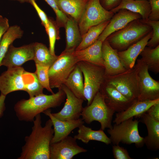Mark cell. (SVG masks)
<instances>
[{"label":"cell","mask_w":159,"mask_h":159,"mask_svg":"<svg viewBox=\"0 0 159 159\" xmlns=\"http://www.w3.org/2000/svg\"><path fill=\"white\" fill-rule=\"evenodd\" d=\"M9 26L8 19L0 15V42L3 36Z\"/></svg>","instance_id":"b9f144b4"},{"label":"cell","mask_w":159,"mask_h":159,"mask_svg":"<svg viewBox=\"0 0 159 159\" xmlns=\"http://www.w3.org/2000/svg\"><path fill=\"white\" fill-rule=\"evenodd\" d=\"M52 9L56 16V23L59 28L64 27L68 17L59 9L55 0H44Z\"/></svg>","instance_id":"d590c367"},{"label":"cell","mask_w":159,"mask_h":159,"mask_svg":"<svg viewBox=\"0 0 159 159\" xmlns=\"http://www.w3.org/2000/svg\"><path fill=\"white\" fill-rule=\"evenodd\" d=\"M121 0H99L102 6L107 10L110 11L117 6Z\"/></svg>","instance_id":"ab89813d"},{"label":"cell","mask_w":159,"mask_h":159,"mask_svg":"<svg viewBox=\"0 0 159 159\" xmlns=\"http://www.w3.org/2000/svg\"><path fill=\"white\" fill-rule=\"evenodd\" d=\"M142 18L140 15L126 9H121L114 14L97 40L103 42L112 33L126 26L130 22Z\"/></svg>","instance_id":"2e32d148"},{"label":"cell","mask_w":159,"mask_h":159,"mask_svg":"<svg viewBox=\"0 0 159 159\" xmlns=\"http://www.w3.org/2000/svg\"><path fill=\"white\" fill-rule=\"evenodd\" d=\"M68 18L64 28L65 29L66 45L65 50H75L82 40L78 22L72 18Z\"/></svg>","instance_id":"d4e9b609"},{"label":"cell","mask_w":159,"mask_h":159,"mask_svg":"<svg viewBox=\"0 0 159 159\" xmlns=\"http://www.w3.org/2000/svg\"><path fill=\"white\" fill-rule=\"evenodd\" d=\"M77 97L85 100L83 74L77 64L64 84Z\"/></svg>","instance_id":"4316f807"},{"label":"cell","mask_w":159,"mask_h":159,"mask_svg":"<svg viewBox=\"0 0 159 159\" xmlns=\"http://www.w3.org/2000/svg\"><path fill=\"white\" fill-rule=\"evenodd\" d=\"M25 91L29 97L43 93L44 88L39 82L36 73L25 71L23 74Z\"/></svg>","instance_id":"1f68e13d"},{"label":"cell","mask_w":159,"mask_h":159,"mask_svg":"<svg viewBox=\"0 0 159 159\" xmlns=\"http://www.w3.org/2000/svg\"><path fill=\"white\" fill-rule=\"evenodd\" d=\"M114 14L104 9L99 0H88L78 23L82 36L91 27L110 20Z\"/></svg>","instance_id":"9c48e42d"},{"label":"cell","mask_w":159,"mask_h":159,"mask_svg":"<svg viewBox=\"0 0 159 159\" xmlns=\"http://www.w3.org/2000/svg\"><path fill=\"white\" fill-rule=\"evenodd\" d=\"M133 119V117H131L118 124H115L108 129L107 132L113 145H119L120 143L128 145L134 143L136 147L139 148L144 145V138L139 132V121Z\"/></svg>","instance_id":"277c9868"},{"label":"cell","mask_w":159,"mask_h":159,"mask_svg":"<svg viewBox=\"0 0 159 159\" xmlns=\"http://www.w3.org/2000/svg\"><path fill=\"white\" fill-rule=\"evenodd\" d=\"M74 137L68 136L58 142L51 143L50 159H72L76 155L87 150L79 146Z\"/></svg>","instance_id":"8fae6325"},{"label":"cell","mask_w":159,"mask_h":159,"mask_svg":"<svg viewBox=\"0 0 159 159\" xmlns=\"http://www.w3.org/2000/svg\"><path fill=\"white\" fill-rule=\"evenodd\" d=\"M78 128V134L74 137L76 140H81L84 143L87 144L90 140L102 142L107 145L111 143L109 138L105 133L103 130L101 129L98 130H93L84 124Z\"/></svg>","instance_id":"484cf974"},{"label":"cell","mask_w":159,"mask_h":159,"mask_svg":"<svg viewBox=\"0 0 159 159\" xmlns=\"http://www.w3.org/2000/svg\"><path fill=\"white\" fill-rule=\"evenodd\" d=\"M140 19L130 22L123 28L111 34L106 39L118 51L126 49L152 30L151 26L143 22Z\"/></svg>","instance_id":"3957f363"},{"label":"cell","mask_w":159,"mask_h":159,"mask_svg":"<svg viewBox=\"0 0 159 159\" xmlns=\"http://www.w3.org/2000/svg\"><path fill=\"white\" fill-rule=\"evenodd\" d=\"M6 96L1 94L0 95V118L4 115V112L6 110L5 100Z\"/></svg>","instance_id":"7bdbcfd3"},{"label":"cell","mask_w":159,"mask_h":159,"mask_svg":"<svg viewBox=\"0 0 159 159\" xmlns=\"http://www.w3.org/2000/svg\"><path fill=\"white\" fill-rule=\"evenodd\" d=\"M105 81L112 86L130 100L138 101L140 92L137 71L135 65L121 73L105 77Z\"/></svg>","instance_id":"ba28073f"},{"label":"cell","mask_w":159,"mask_h":159,"mask_svg":"<svg viewBox=\"0 0 159 159\" xmlns=\"http://www.w3.org/2000/svg\"><path fill=\"white\" fill-rule=\"evenodd\" d=\"M140 54L148 70L156 74L159 72V45L154 48L146 46Z\"/></svg>","instance_id":"4dcf8cb0"},{"label":"cell","mask_w":159,"mask_h":159,"mask_svg":"<svg viewBox=\"0 0 159 159\" xmlns=\"http://www.w3.org/2000/svg\"><path fill=\"white\" fill-rule=\"evenodd\" d=\"M77 64L84 76V94L88 105L91 103L105 81V68L84 61L79 62Z\"/></svg>","instance_id":"52a82bcc"},{"label":"cell","mask_w":159,"mask_h":159,"mask_svg":"<svg viewBox=\"0 0 159 159\" xmlns=\"http://www.w3.org/2000/svg\"><path fill=\"white\" fill-rule=\"evenodd\" d=\"M33 43L16 47L12 44L2 60L1 66L7 68L21 67L26 62L33 60Z\"/></svg>","instance_id":"4fadbf2b"},{"label":"cell","mask_w":159,"mask_h":159,"mask_svg":"<svg viewBox=\"0 0 159 159\" xmlns=\"http://www.w3.org/2000/svg\"><path fill=\"white\" fill-rule=\"evenodd\" d=\"M146 112L154 119L159 121V102L152 105Z\"/></svg>","instance_id":"60d3db41"},{"label":"cell","mask_w":159,"mask_h":159,"mask_svg":"<svg viewBox=\"0 0 159 159\" xmlns=\"http://www.w3.org/2000/svg\"><path fill=\"white\" fill-rule=\"evenodd\" d=\"M159 102V98L153 100L137 101L125 111L117 112L113 122L118 124L132 117H138L146 112L154 104Z\"/></svg>","instance_id":"7402d4cb"},{"label":"cell","mask_w":159,"mask_h":159,"mask_svg":"<svg viewBox=\"0 0 159 159\" xmlns=\"http://www.w3.org/2000/svg\"><path fill=\"white\" fill-rule=\"evenodd\" d=\"M35 65L36 71L35 73L39 82L44 88L47 89L52 94L54 93L50 85L49 75V67L41 66L37 64Z\"/></svg>","instance_id":"836d02e7"},{"label":"cell","mask_w":159,"mask_h":159,"mask_svg":"<svg viewBox=\"0 0 159 159\" xmlns=\"http://www.w3.org/2000/svg\"><path fill=\"white\" fill-rule=\"evenodd\" d=\"M11 1H16L19 2L23 3L25 2L31 4L32 0H9Z\"/></svg>","instance_id":"ee69618b"},{"label":"cell","mask_w":159,"mask_h":159,"mask_svg":"<svg viewBox=\"0 0 159 159\" xmlns=\"http://www.w3.org/2000/svg\"><path fill=\"white\" fill-rule=\"evenodd\" d=\"M49 24L46 32L49 37V50L53 55H55L54 51L55 45L57 40L60 39L59 28L57 25L55 21L51 18H49Z\"/></svg>","instance_id":"d6a6232c"},{"label":"cell","mask_w":159,"mask_h":159,"mask_svg":"<svg viewBox=\"0 0 159 159\" xmlns=\"http://www.w3.org/2000/svg\"><path fill=\"white\" fill-rule=\"evenodd\" d=\"M33 60L35 64L50 67L57 58L58 56L52 55L49 49L42 43H33Z\"/></svg>","instance_id":"83f0119b"},{"label":"cell","mask_w":159,"mask_h":159,"mask_svg":"<svg viewBox=\"0 0 159 159\" xmlns=\"http://www.w3.org/2000/svg\"><path fill=\"white\" fill-rule=\"evenodd\" d=\"M66 97L61 88L57 93L51 95L42 93L28 99H22L15 104L14 110L19 120L33 122L37 115L51 108L60 106Z\"/></svg>","instance_id":"7a4b0ae2"},{"label":"cell","mask_w":159,"mask_h":159,"mask_svg":"<svg viewBox=\"0 0 159 159\" xmlns=\"http://www.w3.org/2000/svg\"><path fill=\"white\" fill-rule=\"evenodd\" d=\"M51 120L53 127L54 134L51 143L62 140L69 136L71 132L84 123L82 118L71 120H62L54 117L52 114L50 109L43 112Z\"/></svg>","instance_id":"ac0fdd59"},{"label":"cell","mask_w":159,"mask_h":159,"mask_svg":"<svg viewBox=\"0 0 159 159\" xmlns=\"http://www.w3.org/2000/svg\"><path fill=\"white\" fill-rule=\"evenodd\" d=\"M150 10L148 19L152 21H159V0H148Z\"/></svg>","instance_id":"f35d334b"},{"label":"cell","mask_w":159,"mask_h":159,"mask_svg":"<svg viewBox=\"0 0 159 159\" xmlns=\"http://www.w3.org/2000/svg\"><path fill=\"white\" fill-rule=\"evenodd\" d=\"M110 20L103 22L89 28L86 32L82 36V40L75 50L85 49L93 44L98 38Z\"/></svg>","instance_id":"f546056e"},{"label":"cell","mask_w":159,"mask_h":159,"mask_svg":"<svg viewBox=\"0 0 159 159\" xmlns=\"http://www.w3.org/2000/svg\"><path fill=\"white\" fill-rule=\"evenodd\" d=\"M152 29L142 39L126 49L117 52L121 62L127 69H132L134 67L138 57L146 46L148 41L152 36Z\"/></svg>","instance_id":"d6986e66"},{"label":"cell","mask_w":159,"mask_h":159,"mask_svg":"<svg viewBox=\"0 0 159 159\" xmlns=\"http://www.w3.org/2000/svg\"><path fill=\"white\" fill-rule=\"evenodd\" d=\"M75 50L63 51L49 68V75L51 88H61L73 70L78 61Z\"/></svg>","instance_id":"8992f818"},{"label":"cell","mask_w":159,"mask_h":159,"mask_svg":"<svg viewBox=\"0 0 159 159\" xmlns=\"http://www.w3.org/2000/svg\"><path fill=\"white\" fill-rule=\"evenodd\" d=\"M34 8L41 21V24L45 28L46 32L47 30L49 22V18L45 12L38 6L35 0H32L31 4Z\"/></svg>","instance_id":"8d00e7d4"},{"label":"cell","mask_w":159,"mask_h":159,"mask_svg":"<svg viewBox=\"0 0 159 159\" xmlns=\"http://www.w3.org/2000/svg\"><path fill=\"white\" fill-rule=\"evenodd\" d=\"M59 9L78 23L88 0H55Z\"/></svg>","instance_id":"603a6c76"},{"label":"cell","mask_w":159,"mask_h":159,"mask_svg":"<svg viewBox=\"0 0 159 159\" xmlns=\"http://www.w3.org/2000/svg\"><path fill=\"white\" fill-rule=\"evenodd\" d=\"M61 88L65 92L66 100L63 107L59 112L52 113L55 118L62 120H71L80 118L83 109L84 100L77 97L64 85Z\"/></svg>","instance_id":"7c38bea8"},{"label":"cell","mask_w":159,"mask_h":159,"mask_svg":"<svg viewBox=\"0 0 159 159\" xmlns=\"http://www.w3.org/2000/svg\"><path fill=\"white\" fill-rule=\"evenodd\" d=\"M102 43L101 41L97 40L85 49L75 50L74 54L78 62L84 61L104 67L102 55Z\"/></svg>","instance_id":"ffe728a7"},{"label":"cell","mask_w":159,"mask_h":159,"mask_svg":"<svg viewBox=\"0 0 159 159\" xmlns=\"http://www.w3.org/2000/svg\"><path fill=\"white\" fill-rule=\"evenodd\" d=\"M112 151L115 159H132L127 150L119 145H114L112 147Z\"/></svg>","instance_id":"74e56055"},{"label":"cell","mask_w":159,"mask_h":159,"mask_svg":"<svg viewBox=\"0 0 159 159\" xmlns=\"http://www.w3.org/2000/svg\"><path fill=\"white\" fill-rule=\"evenodd\" d=\"M30 134L25 138V144L18 159H50V147L54 130L50 119L42 126L40 114L33 121Z\"/></svg>","instance_id":"6da1fadb"},{"label":"cell","mask_w":159,"mask_h":159,"mask_svg":"<svg viewBox=\"0 0 159 159\" xmlns=\"http://www.w3.org/2000/svg\"><path fill=\"white\" fill-rule=\"evenodd\" d=\"M102 50L105 77L116 75L127 70L120 60L118 51L113 49L106 39L102 42Z\"/></svg>","instance_id":"e0dca14e"},{"label":"cell","mask_w":159,"mask_h":159,"mask_svg":"<svg viewBox=\"0 0 159 159\" xmlns=\"http://www.w3.org/2000/svg\"><path fill=\"white\" fill-rule=\"evenodd\" d=\"M135 65L137 71L140 95L137 101L159 98V82L150 76L147 66L140 59Z\"/></svg>","instance_id":"30bf717a"},{"label":"cell","mask_w":159,"mask_h":159,"mask_svg":"<svg viewBox=\"0 0 159 159\" xmlns=\"http://www.w3.org/2000/svg\"><path fill=\"white\" fill-rule=\"evenodd\" d=\"M138 117L141 118L148 131L147 135L144 138V144L150 150H158L159 149V121L154 119L146 112Z\"/></svg>","instance_id":"44dd1931"},{"label":"cell","mask_w":159,"mask_h":159,"mask_svg":"<svg viewBox=\"0 0 159 159\" xmlns=\"http://www.w3.org/2000/svg\"><path fill=\"white\" fill-rule=\"evenodd\" d=\"M24 31L21 27L16 25L9 26L5 33L0 42V67L2 60L9 47L14 41L23 36Z\"/></svg>","instance_id":"f1b7e54d"},{"label":"cell","mask_w":159,"mask_h":159,"mask_svg":"<svg viewBox=\"0 0 159 159\" xmlns=\"http://www.w3.org/2000/svg\"><path fill=\"white\" fill-rule=\"evenodd\" d=\"M99 91L103 95L107 105L115 112L123 111L135 102L128 99L105 81Z\"/></svg>","instance_id":"9a60e30c"},{"label":"cell","mask_w":159,"mask_h":159,"mask_svg":"<svg viewBox=\"0 0 159 159\" xmlns=\"http://www.w3.org/2000/svg\"><path fill=\"white\" fill-rule=\"evenodd\" d=\"M115 112L106 104L104 98L99 91L94 97L91 103L83 107L81 116L84 122L90 124L97 121L101 125L100 129L112 127L113 116Z\"/></svg>","instance_id":"5b68a950"},{"label":"cell","mask_w":159,"mask_h":159,"mask_svg":"<svg viewBox=\"0 0 159 159\" xmlns=\"http://www.w3.org/2000/svg\"><path fill=\"white\" fill-rule=\"evenodd\" d=\"M25 70L22 67L7 68L0 75V91L6 96L15 91H25L23 74Z\"/></svg>","instance_id":"5bb4252c"},{"label":"cell","mask_w":159,"mask_h":159,"mask_svg":"<svg viewBox=\"0 0 159 159\" xmlns=\"http://www.w3.org/2000/svg\"><path fill=\"white\" fill-rule=\"evenodd\" d=\"M121 9L138 14L142 19L146 20L148 18L150 6L148 0H121L117 6L110 11L115 14Z\"/></svg>","instance_id":"cb8c5ba5"},{"label":"cell","mask_w":159,"mask_h":159,"mask_svg":"<svg viewBox=\"0 0 159 159\" xmlns=\"http://www.w3.org/2000/svg\"><path fill=\"white\" fill-rule=\"evenodd\" d=\"M140 20L143 22L151 26L152 29V36L148 41L146 46L151 48L156 47L159 45V21L143 20L141 19Z\"/></svg>","instance_id":"e575fe53"}]
</instances>
